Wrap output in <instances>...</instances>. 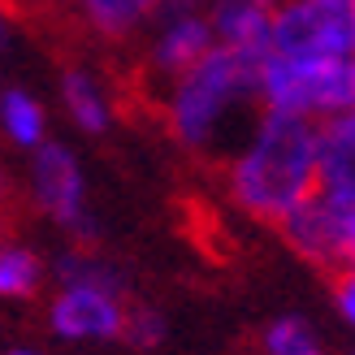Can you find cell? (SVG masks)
<instances>
[{
	"label": "cell",
	"instance_id": "12",
	"mask_svg": "<svg viewBox=\"0 0 355 355\" xmlns=\"http://www.w3.org/2000/svg\"><path fill=\"white\" fill-rule=\"evenodd\" d=\"M0 126H5V135L13 139L17 148H40L44 144V109L40 100L26 96V92H0Z\"/></svg>",
	"mask_w": 355,
	"mask_h": 355
},
{
	"label": "cell",
	"instance_id": "10",
	"mask_svg": "<svg viewBox=\"0 0 355 355\" xmlns=\"http://www.w3.org/2000/svg\"><path fill=\"white\" fill-rule=\"evenodd\" d=\"M69 5H74V13L83 17V26L92 35H100L109 44H121L152 22L161 0H69Z\"/></svg>",
	"mask_w": 355,
	"mask_h": 355
},
{
	"label": "cell",
	"instance_id": "11",
	"mask_svg": "<svg viewBox=\"0 0 355 355\" xmlns=\"http://www.w3.org/2000/svg\"><path fill=\"white\" fill-rule=\"evenodd\" d=\"M61 100L74 126L87 135H104L109 130V104H104V92L96 87V78L87 69H65L61 74Z\"/></svg>",
	"mask_w": 355,
	"mask_h": 355
},
{
	"label": "cell",
	"instance_id": "2",
	"mask_svg": "<svg viewBox=\"0 0 355 355\" xmlns=\"http://www.w3.org/2000/svg\"><path fill=\"white\" fill-rule=\"evenodd\" d=\"M256 78H260L256 52L212 44L182 78H173L169 130L178 135V144H187V148L212 144L230 109L256 96Z\"/></svg>",
	"mask_w": 355,
	"mask_h": 355
},
{
	"label": "cell",
	"instance_id": "15",
	"mask_svg": "<svg viewBox=\"0 0 355 355\" xmlns=\"http://www.w3.org/2000/svg\"><path fill=\"white\" fill-rule=\"evenodd\" d=\"M260 343H264V355H325L316 329L308 321H299V316H277V321L264 329Z\"/></svg>",
	"mask_w": 355,
	"mask_h": 355
},
{
	"label": "cell",
	"instance_id": "5",
	"mask_svg": "<svg viewBox=\"0 0 355 355\" xmlns=\"http://www.w3.org/2000/svg\"><path fill=\"white\" fill-rule=\"evenodd\" d=\"M282 234H286V243L308 264H316V269L351 273V256H355V191L316 187L308 200L282 221Z\"/></svg>",
	"mask_w": 355,
	"mask_h": 355
},
{
	"label": "cell",
	"instance_id": "19",
	"mask_svg": "<svg viewBox=\"0 0 355 355\" xmlns=\"http://www.w3.org/2000/svg\"><path fill=\"white\" fill-rule=\"evenodd\" d=\"M256 5H264V9H273V5H277V0H256Z\"/></svg>",
	"mask_w": 355,
	"mask_h": 355
},
{
	"label": "cell",
	"instance_id": "1",
	"mask_svg": "<svg viewBox=\"0 0 355 355\" xmlns=\"http://www.w3.org/2000/svg\"><path fill=\"white\" fill-rule=\"evenodd\" d=\"M230 191L256 221L282 225L316 191V126L312 117L269 113L252 135L247 152L230 169Z\"/></svg>",
	"mask_w": 355,
	"mask_h": 355
},
{
	"label": "cell",
	"instance_id": "8",
	"mask_svg": "<svg viewBox=\"0 0 355 355\" xmlns=\"http://www.w3.org/2000/svg\"><path fill=\"white\" fill-rule=\"evenodd\" d=\"M208 26L212 40L239 52H269V9L256 0H208Z\"/></svg>",
	"mask_w": 355,
	"mask_h": 355
},
{
	"label": "cell",
	"instance_id": "18",
	"mask_svg": "<svg viewBox=\"0 0 355 355\" xmlns=\"http://www.w3.org/2000/svg\"><path fill=\"white\" fill-rule=\"evenodd\" d=\"M40 5H69V0H40Z\"/></svg>",
	"mask_w": 355,
	"mask_h": 355
},
{
	"label": "cell",
	"instance_id": "3",
	"mask_svg": "<svg viewBox=\"0 0 355 355\" xmlns=\"http://www.w3.org/2000/svg\"><path fill=\"white\" fill-rule=\"evenodd\" d=\"M256 96L264 100L269 113H295V117L351 113V104H355V61L351 57H343V61H286V57L264 52Z\"/></svg>",
	"mask_w": 355,
	"mask_h": 355
},
{
	"label": "cell",
	"instance_id": "9",
	"mask_svg": "<svg viewBox=\"0 0 355 355\" xmlns=\"http://www.w3.org/2000/svg\"><path fill=\"white\" fill-rule=\"evenodd\" d=\"M316 187L355 191V121H351V113L325 117L316 126Z\"/></svg>",
	"mask_w": 355,
	"mask_h": 355
},
{
	"label": "cell",
	"instance_id": "7",
	"mask_svg": "<svg viewBox=\"0 0 355 355\" xmlns=\"http://www.w3.org/2000/svg\"><path fill=\"white\" fill-rule=\"evenodd\" d=\"M121 295L113 291H92V286H61V295L52 299L48 321L52 329L69 343H100L121 334Z\"/></svg>",
	"mask_w": 355,
	"mask_h": 355
},
{
	"label": "cell",
	"instance_id": "17",
	"mask_svg": "<svg viewBox=\"0 0 355 355\" xmlns=\"http://www.w3.org/2000/svg\"><path fill=\"white\" fill-rule=\"evenodd\" d=\"M334 308H338V316L351 325V316H355V282H351V273H334Z\"/></svg>",
	"mask_w": 355,
	"mask_h": 355
},
{
	"label": "cell",
	"instance_id": "20",
	"mask_svg": "<svg viewBox=\"0 0 355 355\" xmlns=\"http://www.w3.org/2000/svg\"><path fill=\"white\" fill-rule=\"evenodd\" d=\"M9 355H40V351H9Z\"/></svg>",
	"mask_w": 355,
	"mask_h": 355
},
{
	"label": "cell",
	"instance_id": "13",
	"mask_svg": "<svg viewBox=\"0 0 355 355\" xmlns=\"http://www.w3.org/2000/svg\"><path fill=\"white\" fill-rule=\"evenodd\" d=\"M44 282V264L35 252L0 243V299H31Z\"/></svg>",
	"mask_w": 355,
	"mask_h": 355
},
{
	"label": "cell",
	"instance_id": "6",
	"mask_svg": "<svg viewBox=\"0 0 355 355\" xmlns=\"http://www.w3.org/2000/svg\"><path fill=\"white\" fill-rule=\"evenodd\" d=\"M31 182H35V200L52 221H61L74 234H92L87 221V187H83V169L78 156L61 148V144H44L35 148V165H31Z\"/></svg>",
	"mask_w": 355,
	"mask_h": 355
},
{
	"label": "cell",
	"instance_id": "16",
	"mask_svg": "<svg viewBox=\"0 0 355 355\" xmlns=\"http://www.w3.org/2000/svg\"><path fill=\"white\" fill-rule=\"evenodd\" d=\"M117 338H126L130 347L139 351H148L165 338V321H161V312H152V308H126V316H121V334Z\"/></svg>",
	"mask_w": 355,
	"mask_h": 355
},
{
	"label": "cell",
	"instance_id": "14",
	"mask_svg": "<svg viewBox=\"0 0 355 355\" xmlns=\"http://www.w3.org/2000/svg\"><path fill=\"white\" fill-rule=\"evenodd\" d=\"M57 277H61V286H92V291L126 295V286H121V273H117V269H109L104 260L83 256V252L61 256V260H57Z\"/></svg>",
	"mask_w": 355,
	"mask_h": 355
},
{
	"label": "cell",
	"instance_id": "4",
	"mask_svg": "<svg viewBox=\"0 0 355 355\" xmlns=\"http://www.w3.org/2000/svg\"><path fill=\"white\" fill-rule=\"evenodd\" d=\"M269 52L286 61H343L355 52V0H277Z\"/></svg>",
	"mask_w": 355,
	"mask_h": 355
}]
</instances>
